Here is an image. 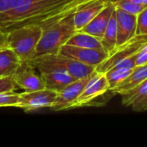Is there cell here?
Masks as SVG:
<instances>
[{
    "label": "cell",
    "instance_id": "6da1fadb",
    "mask_svg": "<svg viewBox=\"0 0 147 147\" xmlns=\"http://www.w3.org/2000/svg\"><path fill=\"white\" fill-rule=\"evenodd\" d=\"M84 0H17L11 10L0 15V29L8 33L26 25L42 28L74 11Z\"/></svg>",
    "mask_w": 147,
    "mask_h": 147
},
{
    "label": "cell",
    "instance_id": "7a4b0ae2",
    "mask_svg": "<svg viewBox=\"0 0 147 147\" xmlns=\"http://www.w3.org/2000/svg\"><path fill=\"white\" fill-rule=\"evenodd\" d=\"M74 11L42 28V34L34 59L59 53L60 48L77 32L74 24Z\"/></svg>",
    "mask_w": 147,
    "mask_h": 147
},
{
    "label": "cell",
    "instance_id": "3957f363",
    "mask_svg": "<svg viewBox=\"0 0 147 147\" xmlns=\"http://www.w3.org/2000/svg\"><path fill=\"white\" fill-rule=\"evenodd\" d=\"M42 34L39 25H26L7 33V47L11 48L22 62L34 59L37 45Z\"/></svg>",
    "mask_w": 147,
    "mask_h": 147
},
{
    "label": "cell",
    "instance_id": "277c9868",
    "mask_svg": "<svg viewBox=\"0 0 147 147\" xmlns=\"http://www.w3.org/2000/svg\"><path fill=\"white\" fill-rule=\"evenodd\" d=\"M29 63L39 71H62L68 72L75 78H82L96 71V67L85 65L60 53L48 54L35 58Z\"/></svg>",
    "mask_w": 147,
    "mask_h": 147
},
{
    "label": "cell",
    "instance_id": "5b68a950",
    "mask_svg": "<svg viewBox=\"0 0 147 147\" xmlns=\"http://www.w3.org/2000/svg\"><path fill=\"white\" fill-rule=\"evenodd\" d=\"M146 42H147V35L136 34L128 41L116 46L109 53V57L96 67V71L100 73H105L121 61L134 55Z\"/></svg>",
    "mask_w": 147,
    "mask_h": 147
},
{
    "label": "cell",
    "instance_id": "8992f818",
    "mask_svg": "<svg viewBox=\"0 0 147 147\" xmlns=\"http://www.w3.org/2000/svg\"><path fill=\"white\" fill-rule=\"evenodd\" d=\"M109 84L105 73L97 72L88 82L78 98L71 105V109L92 105L94 101L109 92Z\"/></svg>",
    "mask_w": 147,
    "mask_h": 147
},
{
    "label": "cell",
    "instance_id": "52a82bcc",
    "mask_svg": "<svg viewBox=\"0 0 147 147\" xmlns=\"http://www.w3.org/2000/svg\"><path fill=\"white\" fill-rule=\"evenodd\" d=\"M96 71L92 72L91 74L84 77L82 78L76 79L69 85H67L64 90L58 93L56 100L53 106L50 108L53 111H64L70 110L71 105L78 98L84 87L88 84V82L95 76Z\"/></svg>",
    "mask_w": 147,
    "mask_h": 147
},
{
    "label": "cell",
    "instance_id": "ba28073f",
    "mask_svg": "<svg viewBox=\"0 0 147 147\" xmlns=\"http://www.w3.org/2000/svg\"><path fill=\"white\" fill-rule=\"evenodd\" d=\"M59 53L96 68L109 57V52L104 49L85 48L68 44H65Z\"/></svg>",
    "mask_w": 147,
    "mask_h": 147
},
{
    "label": "cell",
    "instance_id": "9c48e42d",
    "mask_svg": "<svg viewBox=\"0 0 147 147\" xmlns=\"http://www.w3.org/2000/svg\"><path fill=\"white\" fill-rule=\"evenodd\" d=\"M58 93L43 89L32 92L20 93L19 102L16 108L22 109L25 112H31L43 108H51L54 103Z\"/></svg>",
    "mask_w": 147,
    "mask_h": 147
},
{
    "label": "cell",
    "instance_id": "30bf717a",
    "mask_svg": "<svg viewBox=\"0 0 147 147\" xmlns=\"http://www.w3.org/2000/svg\"><path fill=\"white\" fill-rule=\"evenodd\" d=\"M36 71L29 62H22L12 76L16 86L25 92L45 89L41 76Z\"/></svg>",
    "mask_w": 147,
    "mask_h": 147
},
{
    "label": "cell",
    "instance_id": "8fae6325",
    "mask_svg": "<svg viewBox=\"0 0 147 147\" xmlns=\"http://www.w3.org/2000/svg\"><path fill=\"white\" fill-rule=\"evenodd\" d=\"M110 0H84L74 11V24L77 31H80L96 16H97Z\"/></svg>",
    "mask_w": 147,
    "mask_h": 147
},
{
    "label": "cell",
    "instance_id": "7c38bea8",
    "mask_svg": "<svg viewBox=\"0 0 147 147\" xmlns=\"http://www.w3.org/2000/svg\"><path fill=\"white\" fill-rule=\"evenodd\" d=\"M117 21V44L120 46L136 35L137 16L127 13L122 9L116 8Z\"/></svg>",
    "mask_w": 147,
    "mask_h": 147
},
{
    "label": "cell",
    "instance_id": "4fadbf2b",
    "mask_svg": "<svg viewBox=\"0 0 147 147\" xmlns=\"http://www.w3.org/2000/svg\"><path fill=\"white\" fill-rule=\"evenodd\" d=\"M115 9V4L113 3V2L109 1L108 5L80 31L90 34L99 39H102Z\"/></svg>",
    "mask_w": 147,
    "mask_h": 147
},
{
    "label": "cell",
    "instance_id": "5bb4252c",
    "mask_svg": "<svg viewBox=\"0 0 147 147\" xmlns=\"http://www.w3.org/2000/svg\"><path fill=\"white\" fill-rule=\"evenodd\" d=\"M40 74L44 82L45 88L53 90L57 93L60 92L67 85L77 79L68 72L62 71H42L40 72Z\"/></svg>",
    "mask_w": 147,
    "mask_h": 147
},
{
    "label": "cell",
    "instance_id": "9a60e30c",
    "mask_svg": "<svg viewBox=\"0 0 147 147\" xmlns=\"http://www.w3.org/2000/svg\"><path fill=\"white\" fill-rule=\"evenodd\" d=\"M22 63L18 55L11 48L6 47L0 49L1 77H12Z\"/></svg>",
    "mask_w": 147,
    "mask_h": 147
},
{
    "label": "cell",
    "instance_id": "2e32d148",
    "mask_svg": "<svg viewBox=\"0 0 147 147\" xmlns=\"http://www.w3.org/2000/svg\"><path fill=\"white\" fill-rule=\"evenodd\" d=\"M147 78V64L136 66L133 72L124 80L122 81L117 87H115L114 90H111L113 94H119L121 95L122 93H125L137 85H139L140 83L145 81Z\"/></svg>",
    "mask_w": 147,
    "mask_h": 147
},
{
    "label": "cell",
    "instance_id": "e0dca14e",
    "mask_svg": "<svg viewBox=\"0 0 147 147\" xmlns=\"http://www.w3.org/2000/svg\"><path fill=\"white\" fill-rule=\"evenodd\" d=\"M68 45L76 46L79 47H85V48H92V49H104L101 41V39L83 32V31H77L67 41ZM105 50V49H104Z\"/></svg>",
    "mask_w": 147,
    "mask_h": 147
},
{
    "label": "cell",
    "instance_id": "ac0fdd59",
    "mask_svg": "<svg viewBox=\"0 0 147 147\" xmlns=\"http://www.w3.org/2000/svg\"><path fill=\"white\" fill-rule=\"evenodd\" d=\"M121 96V102L124 106L133 107L136 105L147 96V78L134 89L122 93Z\"/></svg>",
    "mask_w": 147,
    "mask_h": 147
},
{
    "label": "cell",
    "instance_id": "d6986e66",
    "mask_svg": "<svg viewBox=\"0 0 147 147\" xmlns=\"http://www.w3.org/2000/svg\"><path fill=\"white\" fill-rule=\"evenodd\" d=\"M103 48L109 52V53L116 47L117 44V21H116V11L115 9L109 25L105 30V33L101 39Z\"/></svg>",
    "mask_w": 147,
    "mask_h": 147
},
{
    "label": "cell",
    "instance_id": "ffe728a7",
    "mask_svg": "<svg viewBox=\"0 0 147 147\" xmlns=\"http://www.w3.org/2000/svg\"><path fill=\"white\" fill-rule=\"evenodd\" d=\"M134 70V68H126L121 66H114L105 72L106 78L109 84V90H112L124 81Z\"/></svg>",
    "mask_w": 147,
    "mask_h": 147
},
{
    "label": "cell",
    "instance_id": "44dd1931",
    "mask_svg": "<svg viewBox=\"0 0 147 147\" xmlns=\"http://www.w3.org/2000/svg\"><path fill=\"white\" fill-rule=\"evenodd\" d=\"M110 1L113 2V3L116 8H119L127 13L136 15V16L139 13H140L145 8H146V6H144L140 3H136L130 0H110Z\"/></svg>",
    "mask_w": 147,
    "mask_h": 147
},
{
    "label": "cell",
    "instance_id": "7402d4cb",
    "mask_svg": "<svg viewBox=\"0 0 147 147\" xmlns=\"http://www.w3.org/2000/svg\"><path fill=\"white\" fill-rule=\"evenodd\" d=\"M20 94L13 92L0 94V108L3 107H17L19 102Z\"/></svg>",
    "mask_w": 147,
    "mask_h": 147
},
{
    "label": "cell",
    "instance_id": "603a6c76",
    "mask_svg": "<svg viewBox=\"0 0 147 147\" xmlns=\"http://www.w3.org/2000/svg\"><path fill=\"white\" fill-rule=\"evenodd\" d=\"M136 34L147 35V7L137 15Z\"/></svg>",
    "mask_w": 147,
    "mask_h": 147
},
{
    "label": "cell",
    "instance_id": "cb8c5ba5",
    "mask_svg": "<svg viewBox=\"0 0 147 147\" xmlns=\"http://www.w3.org/2000/svg\"><path fill=\"white\" fill-rule=\"evenodd\" d=\"M16 84L12 77L0 78V94L15 91Z\"/></svg>",
    "mask_w": 147,
    "mask_h": 147
},
{
    "label": "cell",
    "instance_id": "d4e9b609",
    "mask_svg": "<svg viewBox=\"0 0 147 147\" xmlns=\"http://www.w3.org/2000/svg\"><path fill=\"white\" fill-rule=\"evenodd\" d=\"M135 56L136 66L147 64V42H146L141 47V48L136 53Z\"/></svg>",
    "mask_w": 147,
    "mask_h": 147
},
{
    "label": "cell",
    "instance_id": "484cf974",
    "mask_svg": "<svg viewBox=\"0 0 147 147\" xmlns=\"http://www.w3.org/2000/svg\"><path fill=\"white\" fill-rule=\"evenodd\" d=\"M17 0H0V15L15 8Z\"/></svg>",
    "mask_w": 147,
    "mask_h": 147
},
{
    "label": "cell",
    "instance_id": "4316f807",
    "mask_svg": "<svg viewBox=\"0 0 147 147\" xmlns=\"http://www.w3.org/2000/svg\"><path fill=\"white\" fill-rule=\"evenodd\" d=\"M132 109L135 112H143L147 110V96L144 97L140 102L132 107Z\"/></svg>",
    "mask_w": 147,
    "mask_h": 147
},
{
    "label": "cell",
    "instance_id": "83f0119b",
    "mask_svg": "<svg viewBox=\"0 0 147 147\" xmlns=\"http://www.w3.org/2000/svg\"><path fill=\"white\" fill-rule=\"evenodd\" d=\"M7 47V33L0 29V49Z\"/></svg>",
    "mask_w": 147,
    "mask_h": 147
},
{
    "label": "cell",
    "instance_id": "f1b7e54d",
    "mask_svg": "<svg viewBox=\"0 0 147 147\" xmlns=\"http://www.w3.org/2000/svg\"><path fill=\"white\" fill-rule=\"evenodd\" d=\"M132 2H134L136 3H140V4H142L144 6H146L147 7V0H130Z\"/></svg>",
    "mask_w": 147,
    "mask_h": 147
},
{
    "label": "cell",
    "instance_id": "f546056e",
    "mask_svg": "<svg viewBox=\"0 0 147 147\" xmlns=\"http://www.w3.org/2000/svg\"><path fill=\"white\" fill-rule=\"evenodd\" d=\"M0 78H1V76H0Z\"/></svg>",
    "mask_w": 147,
    "mask_h": 147
}]
</instances>
